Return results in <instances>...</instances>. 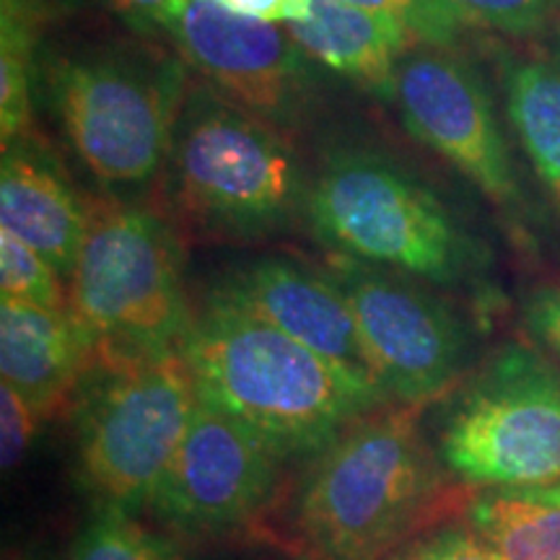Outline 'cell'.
Wrapping results in <instances>:
<instances>
[{
	"mask_svg": "<svg viewBox=\"0 0 560 560\" xmlns=\"http://www.w3.org/2000/svg\"><path fill=\"white\" fill-rule=\"evenodd\" d=\"M198 392L260 436L280 459L314 457L392 400L340 366L210 291L182 346Z\"/></svg>",
	"mask_w": 560,
	"mask_h": 560,
	"instance_id": "cell-1",
	"label": "cell"
},
{
	"mask_svg": "<svg viewBox=\"0 0 560 560\" xmlns=\"http://www.w3.org/2000/svg\"><path fill=\"white\" fill-rule=\"evenodd\" d=\"M39 86L83 172L128 198L164 172L190 66L156 39H115L42 55Z\"/></svg>",
	"mask_w": 560,
	"mask_h": 560,
	"instance_id": "cell-2",
	"label": "cell"
},
{
	"mask_svg": "<svg viewBox=\"0 0 560 560\" xmlns=\"http://www.w3.org/2000/svg\"><path fill=\"white\" fill-rule=\"evenodd\" d=\"M312 174L291 130L190 79L164 179L192 231L226 242L276 236L304 221Z\"/></svg>",
	"mask_w": 560,
	"mask_h": 560,
	"instance_id": "cell-3",
	"label": "cell"
},
{
	"mask_svg": "<svg viewBox=\"0 0 560 560\" xmlns=\"http://www.w3.org/2000/svg\"><path fill=\"white\" fill-rule=\"evenodd\" d=\"M418 408H382L314 454L291 520L314 560H382L410 537L439 493Z\"/></svg>",
	"mask_w": 560,
	"mask_h": 560,
	"instance_id": "cell-4",
	"label": "cell"
},
{
	"mask_svg": "<svg viewBox=\"0 0 560 560\" xmlns=\"http://www.w3.org/2000/svg\"><path fill=\"white\" fill-rule=\"evenodd\" d=\"M68 310L94 359L182 353L195 312L172 221L128 198L104 195L89 202L86 240L68 280Z\"/></svg>",
	"mask_w": 560,
	"mask_h": 560,
	"instance_id": "cell-5",
	"label": "cell"
},
{
	"mask_svg": "<svg viewBox=\"0 0 560 560\" xmlns=\"http://www.w3.org/2000/svg\"><path fill=\"white\" fill-rule=\"evenodd\" d=\"M306 229L327 252L433 285L470 278L478 249L446 202L387 153L340 145L312 174Z\"/></svg>",
	"mask_w": 560,
	"mask_h": 560,
	"instance_id": "cell-6",
	"label": "cell"
},
{
	"mask_svg": "<svg viewBox=\"0 0 560 560\" xmlns=\"http://www.w3.org/2000/svg\"><path fill=\"white\" fill-rule=\"evenodd\" d=\"M195 405L198 384L182 353L94 359L73 400L75 475L94 509H149Z\"/></svg>",
	"mask_w": 560,
	"mask_h": 560,
	"instance_id": "cell-7",
	"label": "cell"
},
{
	"mask_svg": "<svg viewBox=\"0 0 560 560\" xmlns=\"http://www.w3.org/2000/svg\"><path fill=\"white\" fill-rule=\"evenodd\" d=\"M436 457L467 486L558 482L560 369L522 342L495 350L446 405Z\"/></svg>",
	"mask_w": 560,
	"mask_h": 560,
	"instance_id": "cell-8",
	"label": "cell"
},
{
	"mask_svg": "<svg viewBox=\"0 0 560 560\" xmlns=\"http://www.w3.org/2000/svg\"><path fill=\"white\" fill-rule=\"evenodd\" d=\"M325 268L346 293L369 374L392 402L420 408L459 380L470 330L423 280L327 255Z\"/></svg>",
	"mask_w": 560,
	"mask_h": 560,
	"instance_id": "cell-9",
	"label": "cell"
},
{
	"mask_svg": "<svg viewBox=\"0 0 560 560\" xmlns=\"http://www.w3.org/2000/svg\"><path fill=\"white\" fill-rule=\"evenodd\" d=\"M395 104L412 138L452 164L495 208L520 213L524 195L506 130L470 60L446 47H410L397 68Z\"/></svg>",
	"mask_w": 560,
	"mask_h": 560,
	"instance_id": "cell-10",
	"label": "cell"
},
{
	"mask_svg": "<svg viewBox=\"0 0 560 560\" xmlns=\"http://www.w3.org/2000/svg\"><path fill=\"white\" fill-rule=\"evenodd\" d=\"M170 39L200 81L278 128L296 132L317 107L319 66L285 24L244 16L221 0H187Z\"/></svg>",
	"mask_w": 560,
	"mask_h": 560,
	"instance_id": "cell-11",
	"label": "cell"
},
{
	"mask_svg": "<svg viewBox=\"0 0 560 560\" xmlns=\"http://www.w3.org/2000/svg\"><path fill=\"white\" fill-rule=\"evenodd\" d=\"M280 467L283 459L255 431L198 392L185 439L145 511L174 535H226L260 514Z\"/></svg>",
	"mask_w": 560,
	"mask_h": 560,
	"instance_id": "cell-12",
	"label": "cell"
},
{
	"mask_svg": "<svg viewBox=\"0 0 560 560\" xmlns=\"http://www.w3.org/2000/svg\"><path fill=\"white\" fill-rule=\"evenodd\" d=\"M213 293L234 301L325 359L371 376L353 312L325 265L283 255L255 257L229 270Z\"/></svg>",
	"mask_w": 560,
	"mask_h": 560,
	"instance_id": "cell-13",
	"label": "cell"
},
{
	"mask_svg": "<svg viewBox=\"0 0 560 560\" xmlns=\"http://www.w3.org/2000/svg\"><path fill=\"white\" fill-rule=\"evenodd\" d=\"M0 223L70 280L89 229V202L70 185L50 145L30 130L3 145Z\"/></svg>",
	"mask_w": 560,
	"mask_h": 560,
	"instance_id": "cell-14",
	"label": "cell"
},
{
	"mask_svg": "<svg viewBox=\"0 0 560 560\" xmlns=\"http://www.w3.org/2000/svg\"><path fill=\"white\" fill-rule=\"evenodd\" d=\"M94 350L70 310H45L0 299V371L3 382L39 412L42 420L73 402Z\"/></svg>",
	"mask_w": 560,
	"mask_h": 560,
	"instance_id": "cell-15",
	"label": "cell"
},
{
	"mask_svg": "<svg viewBox=\"0 0 560 560\" xmlns=\"http://www.w3.org/2000/svg\"><path fill=\"white\" fill-rule=\"evenodd\" d=\"M314 66L353 81L384 102H395L397 68L420 45L400 19L342 0H312L310 16L285 24Z\"/></svg>",
	"mask_w": 560,
	"mask_h": 560,
	"instance_id": "cell-16",
	"label": "cell"
},
{
	"mask_svg": "<svg viewBox=\"0 0 560 560\" xmlns=\"http://www.w3.org/2000/svg\"><path fill=\"white\" fill-rule=\"evenodd\" d=\"M506 122L560 219V47L495 42Z\"/></svg>",
	"mask_w": 560,
	"mask_h": 560,
	"instance_id": "cell-17",
	"label": "cell"
},
{
	"mask_svg": "<svg viewBox=\"0 0 560 560\" xmlns=\"http://www.w3.org/2000/svg\"><path fill=\"white\" fill-rule=\"evenodd\" d=\"M470 524L503 560H560V480L488 488L472 501Z\"/></svg>",
	"mask_w": 560,
	"mask_h": 560,
	"instance_id": "cell-18",
	"label": "cell"
},
{
	"mask_svg": "<svg viewBox=\"0 0 560 560\" xmlns=\"http://www.w3.org/2000/svg\"><path fill=\"white\" fill-rule=\"evenodd\" d=\"M42 0H0V138L3 145L32 130V96L39 79Z\"/></svg>",
	"mask_w": 560,
	"mask_h": 560,
	"instance_id": "cell-19",
	"label": "cell"
},
{
	"mask_svg": "<svg viewBox=\"0 0 560 560\" xmlns=\"http://www.w3.org/2000/svg\"><path fill=\"white\" fill-rule=\"evenodd\" d=\"M70 560H187L166 535L145 527L136 514L94 509L75 537Z\"/></svg>",
	"mask_w": 560,
	"mask_h": 560,
	"instance_id": "cell-20",
	"label": "cell"
},
{
	"mask_svg": "<svg viewBox=\"0 0 560 560\" xmlns=\"http://www.w3.org/2000/svg\"><path fill=\"white\" fill-rule=\"evenodd\" d=\"M0 296L45 310H68L66 278L47 257L5 229H0Z\"/></svg>",
	"mask_w": 560,
	"mask_h": 560,
	"instance_id": "cell-21",
	"label": "cell"
},
{
	"mask_svg": "<svg viewBox=\"0 0 560 560\" xmlns=\"http://www.w3.org/2000/svg\"><path fill=\"white\" fill-rule=\"evenodd\" d=\"M470 30H490L503 37H542L556 24L560 0H446Z\"/></svg>",
	"mask_w": 560,
	"mask_h": 560,
	"instance_id": "cell-22",
	"label": "cell"
},
{
	"mask_svg": "<svg viewBox=\"0 0 560 560\" xmlns=\"http://www.w3.org/2000/svg\"><path fill=\"white\" fill-rule=\"evenodd\" d=\"M342 3L400 19L420 45L446 47V50H454L462 34L470 30L446 0H342Z\"/></svg>",
	"mask_w": 560,
	"mask_h": 560,
	"instance_id": "cell-23",
	"label": "cell"
},
{
	"mask_svg": "<svg viewBox=\"0 0 560 560\" xmlns=\"http://www.w3.org/2000/svg\"><path fill=\"white\" fill-rule=\"evenodd\" d=\"M382 560H503L475 527H439L408 537Z\"/></svg>",
	"mask_w": 560,
	"mask_h": 560,
	"instance_id": "cell-24",
	"label": "cell"
},
{
	"mask_svg": "<svg viewBox=\"0 0 560 560\" xmlns=\"http://www.w3.org/2000/svg\"><path fill=\"white\" fill-rule=\"evenodd\" d=\"M42 416L11 384H0V462L3 472H13L24 462Z\"/></svg>",
	"mask_w": 560,
	"mask_h": 560,
	"instance_id": "cell-25",
	"label": "cell"
},
{
	"mask_svg": "<svg viewBox=\"0 0 560 560\" xmlns=\"http://www.w3.org/2000/svg\"><path fill=\"white\" fill-rule=\"evenodd\" d=\"M107 3L136 37L156 39V34L170 37L187 0H107Z\"/></svg>",
	"mask_w": 560,
	"mask_h": 560,
	"instance_id": "cell-26",
	"label": "cell"
},
{
	"mask_svg": "<svg viewBox=\"0 0 560 560\" xmlns=\"http://www.w3.org/2000/svg\"><path fill=\"white\" fill-rule=\"evenodd\" d=\"M527 332L560 359V283L537 289L524 304Z\"/></svg>",
	"mask_w": 560,
	"mask_h": 560,
	"instance_id": "cell-27",
	"label": "cell"
},
{
	"mask_svg": "<svg viewBox=\"0 0 560 560\" xmlns=\"http://www.w3.org/2000/svg\"><path fill=\"white\" fill-rule=\"evenodd\" d=\"M221 3L231 11L270 24H293L310 16L312 11V0H221Z\"/></svg>",
	"mask_w": 560,
	"mask_h": 560,
	"instance_id": "cell-28",
	"label": "cell"
},
{
	"mask_svg": "<svg viewBox=\"0 0 560 560\" xmlns=\"http://www.w3.org/2000/svg\"><path fill=\"white\" fill-rule=\"evenodd\" d=\"M9 560H37V558H32V556H26V558H9Z\"/></svg>",
	"mask_w": 560,
	"mask_h": 560,
	"instance_id": "cell-29",
	"label": "cell"
}]
</instances>
